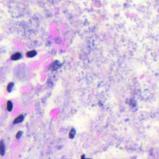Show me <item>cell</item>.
Returning a JSON list of instances; mask_svg holds the SVG:
<instances>
[{"label":"cell","mask_w":159,"mask_h":159,"mask_svg":"<svg viewBox=\"0 0 159 159\" xmlns=\"http://www.w3.org/2000/svg\"><path fill=\"white\" fill-rule=\"evenodd\" d=\"M61 66L60 63L58 61H55L51 65L50 68L52 70H56Z\"/></svg>","instance_id":"cell-1"},{"label":"cell","mask_w":159,"mask_h":159,"mask_svg":"<svg viewBox=\"0 0 159 159\" xmlns=\"http://www.w3.org/2000/svg\"><path fill=\"white\" fill-rule=\"evenodd\" d=\"M5 146L3 140L0 141V154L3 156L5 155Z\"/></svg>","instance_id":"cell-2"},{"label":"cell","mask_w":159,"mask_h":159,"mask_svg":"<svg viewBox=\"0 0 159 159\" xmlns=\"http://www.w3.org/2000/svg\"><path fill=\"white\" fill-rule=\"evenodd\" d=\"M22 55L21 53L19 52H17L14 54L11 57V59L13 61H16V60H19L22 57Z\"/></svg>","instance_id":"cell-3"},{"label":"cell","mask_w":159,"mask_h":159,"mask_svg":"<svg viewBox=\"0 0 159 159\" xmlns=\"http://www.w3.org/2000/svg\"><path fill=\"white\" fill-rule=\"evenodd\" d=\"M25 117L23 115H21L18 116L17 118H16L15 120H14L13 124H16L20 123L22 122L24 120Z\"/></svg>","instance_id":"cell-4"},{"label":"cell","mask_w":159,"mask_h":159,"mask_svg":"<svg viewBox=\"0 0 159 159\" xmlns=\"http://www.w3.org/2000/svg\"><path fill=\"white\" fill-rule=\"evenodd\" d=\"M37 55V52L35 50L30 51V52H28L26 53V56L28 57H33L36 56Z\"/></svg>","instance_id":"cell-5"},{"label":"cell","mask_w":159,"mask_h":159,"mask_svg":"<svg viewBox=\"0 0 159 159\" xmlns=\"http://www.w3.org/2000/svg\"><path fill=\"white\" fill-rule=\"evenodd\" d=\"M13 109V105L12 102L11 101L9 100L7 102V110L9 111H11Z\"/></svg>","instance_id":"cell-6"},{"label":"cell","mask_w":159,"mask_h":159,"mask_svg":"<svg viewBox=\"0 0 159 159\" xmlns=\"http://www.w3.org/2000/svg\"><path fill=\"white\" fill-rule=\"evenodd\" d=\"M75 134H76V130L74 128H72V129L70 130V132L69 135V138L70 139L74 138Z\"/></svg>","instance_id":"cell-7"},{"label":"cell","mask_w":159,"mask_h":159,"mask_svg":"<svg viewBox=\"0 0 159 159\" xmlns=\"http://www.w3.org/2000/svg\"><path fill=\"white\" fill-rule=\"evenodd\" d=\"M14 83L13 82H11L9 84L7 87V91L9 93H11V92L13 88L14 87Z\"/></svg>","instance_id":"cell-8"},{"label":"cell","mask_w":159,"mask_h":159,"mask_svg":"<svg viewBox=\"0 0 159 159\" xmlns=\"http://www.w3.org/2000/svg\"><path fill=\"white\" fill-rule=\"evenodd\" d=\"M23 134V132L22 131H19V132L17 133V134H16V138L18 139L20 138L22 136V135Z\"/></svg>","instance_id":"cell-9"},{"label":"cell","mask_w":159,"mask_h":159,"mask_svg":"<svg viewBox=\"0 0 159 159\" xmlns=\"http://www.w3.org/2000/svg\"><path fill=\"white\" fill-rule=\"evenodd\" d=\"M129 104L131 105V106H133V107H135L136 106V103L135 101L133 100V99H131V100H130Z\"/></svg>","instance_id":"cell-10"}]
</instances>
